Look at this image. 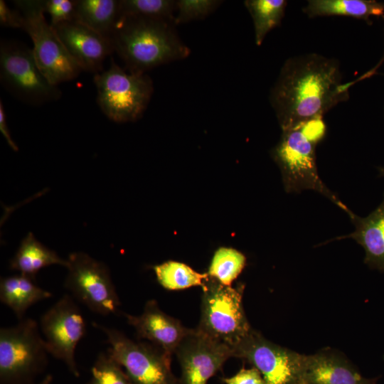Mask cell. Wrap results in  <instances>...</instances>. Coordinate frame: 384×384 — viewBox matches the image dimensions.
<instances>
[{
	"label": "cell",
	"instance_id": "cell-10",
	"mask_svg": "<svg viewBox=\"0 0 384 384\" xmlns=\"http://www.w3.org/2000/svg\"><path fill=\"white\" fill-rule=\"evenodd\" d=\"M65 287L93 313L116 314L120 300L107 266L82 252L69 255Z\"/></svg>",
	"mask_w": 384,
	"mask_h": 384
},
{
	"label": "cell",
	"instance_id": "cell-2",
	"mask_svg": "<svg viewBox=\"0 0 384 384\" xmlns=\"http://www.w3.org/2000/svg\"><path fill=\"white\" fill-rule=\"evenodd\" d=\"M175 26L171 21L119 16L110 40L128 72L144 74L189 55Z\"/></svg>",
	"mask_w": 384,
	"mask_h": 384
},
{
	"label": "cell",
	"instance_id": "cell-1",
	"mask_svg": "<svg viewBox=\"0 0 384 384\" xmlns=\"http://www.w3.org/2000/svg\"><path fill=\"white\" fill-rule=\"evenodd\" d=\"M338 63L316 53L291 58L270 92L282 130L297 129L323 115L348 97L352 82L341 83Z\"/></svg>",
	"mask_w": 384,
	"mask_h": 384
},
{
	"label": "cell",
	"instance_id": "cell-24",
	"mask_svg": "<svg viewBox=\"0 0 384 384\" xmlns=\"http://www.w3.org/2000/svg\"><path fill=\"white\" fill-rule=\"evenodd\" d=\"M245 262V255L237 250L220 247L213 257L208 274L223 284L231 286L244 268Z\"/></svg>",
	"mask_w": 384,
	"mask_h": 384
},
{
	"label": "cell",
	"instance_id": "cell-33",
	"mask_svg": "<svg viewBox=\"0 0 384 384\" xmlns=\"http://www.w3.org/2000/svg\"><path fill=\"white\" fill-rule=\"evenodd\" d=\"M379 171H380V176H384V167H380L379 169Z\"/></svg>",
	"mask_w": 384,
	"mask_h": 384
},
{
	"label": "cell",
	"instance_id": "cell-29",
	"mask_svg": "<svg viewBox=\"0 0 384 384\" xmlns=\"http://www.w3.org/2000/svg\"><path fill=\"white\" fill-rule=\"evenodd\" d=\"M0 24L4 27L23 29V15L18 9H10L4 0H1Z\"/></svg>",
	"mask_w": 384,
	"mask_h": 384
},
{
	"label": "cell",
	"instance_id": "cell-30",
	"mask_svg": "<svg viewBox=\"0 0 384 384\" xmlns=\"http://www.w3.org/2000/svg\"><path fill=\"white\" fill-rule=\"evenodd\" d=\"M226 384H267L260 371L255 368H242L230 378L223 379Z\"/></svg>",
	"mask_w": 384,
	"mask_h": 384
},
{
	"label": "cell",
	"instance_id": "cell-19",
	"mask_svg": "<svg viewBox=\"0 0 384 384\" xmlns=\"http://www.w3.org/2000/svg\"><path fill=\"white\" fill-rule=\"evenodd\" d=\"M53 265L66 267L68 261L44 246L32 233H28L10 260L9 268L35 279L36 274L42 268Z\"/></svg>",
	"mask_w": 384,
	"mask_h": 384
},
{
	"label": "cell",
	"instance_id": "cell-11",
	"mask_svg": "<svg viewBox=\"0 0 384 384\" xmlns=\"http://www.w3.org/2000/svg\"><path fill=\"white\" fill-rule=\"evenodd\" d=\"M233 357L251 363L267 384H304V355L270 341L253 329L233 348Z\"/></svg>",
	"mask_w": 384,
	"mask_h": 384
},
{
	"label": "cell",
	"instance_id": "cell-23",
	"mask_svg": "<svg viewBox=\"0 0 384 384\" xmlns=\"http://www.w3.org/2000/svg\"><path fill=\"white\" fill-rule=\"evenodd\" d=\"M159 283L169 290L202 287L208 273H199L181 262L167 261L153 267Z\"/></svg>",
	"mask_w": 384,
	"mask_h": 384
},
{
	"label": "cell",
	"instance_id": "cell-25",
	"mask_svg": "<svg viewBox=\"0 0 384 384\" xmlns=\"http://www.w3.org/2000/svg\"><path fill=\"white\" fill-rule=\"evenodd\" d=\"M119 16L161 19L174 22L176 1L119 0Z\"/></svg>",
	"mask_w": 384,
	"mask_h": 384
},
{
	"label": "cell",
	"instance_id": "cell-14",
	"mask_svg": "<svg viewBox=\"0 0 384 384\" xmlns=\"http://www.w3.org/2000/svg\"><path fill=\"white\" fill-rule=\"evenodd\" d=\"M65 49L83 71L97 74L114 51L111 40L73 20L53 26Z\"/></svg>",
	"mask_w": 384,
	"mask_h": 384
},
{
	"label": "cell",
	"instance_id": "cell-22",
	"mask_svg": "<svg viewBox=\"0 0 384 384\" xmlns=\"http://www.w3.org/2000/svg\"><path fill=\"white\" fill-rule=\"evenodd\" d=\"M244 4L253 21L255 43L260 46L266 35L280 23L287 1L246 0Z\"/></svg>",
	"mask_w": 384,
	"mask_h": 384
},
{
	"label": "cell",
	"instance_id": "cell-7",
	"mask_svg": "<svg viewBox=\"0 0 384 384\" xmlns=\"http://www.w3.org/2000/svg\"><path fill=\"white\" fill-rule=\"evenodd\" d=\"M316 144L299 127L282 130L281 138L272 153L281 170L285 191L288 193L304 190L316 191L351 218L354 213L326 186L319 176L315 154Z\"/></svg>",
	"mask_w": 384,
	"mask_h": 384
},
{
	"label": "cell",
	"instance_id": "cell-12",
	"mask_svg": "<svg viewBox=\"0 0 384 384\" xmlns=\"http://www.w3.org/2000/svg\"><path fill=\"white\" fill-rule=\"evenodd\" d=\"M40 329L49 354L63 361L75 377L80 373L75 349L86 333L80 309L69 294H64L41 316Z\"/></svg>",
	"mask_w": 384,
	"mask_h": 384
},
{
	"label": "cell",
	"instance_id": "cell-5",
	"mask_svg": "<svg viewBox=\"0 0 384 384\" xmlns=\"http://www.w3.org/2000/svg\"><path fill=\"white\" fill-rule=\"evenodd\" d=\"M202 288L201 315L196 329L233 351L252 329L243 309V286L233 288L208 275Z\"/></svg>",
	"mask_w": 384,
	"mask_h": 384
},
{
	"label": "cell",
	"instance_id": "cell-35",
	"mask_svg": "<svg viewBox=\"0 0 384 384\" xmlns=\"http://www.w3.org/2000/svg\"><path fill=\"white\" fill-rule=\"evenodd\" d=\"M383 18H384V16H383Z\"/></svg>",
	"mask_w": 384,
	"mask_h": 384
},
{
	"label": "cell",
	"instance_id": "cell-17",
	"mask_svg": "<svg viewBox=\"0 0 384 384\" xmlns=\"http://www.w3.org/2000/svg\"><path fill=\"white\" fill-rule=\"evenodd\" d=\"M352 233L336 239L352 238L364 249V262L370 268L384 273V197L380 204L368 215H353Z\"/></svg>",
	"mask_w": 384,
	"mask_h": 384
},
{
	"label": "cell",
	"instance_id": "cell-28",
	"mask_svg": "<svg viewBox=\"0 0 384 384\" xmlns=\"http://www.w3.org/2000/svg\"><path fill=\"white\" fill-rule=\"evenodd\" d=\"M42 5L44 12L50 16L52 26L75 19L74 0H42Z\"/></svg>",
	"mask_w": 384,
	"mask_h": 384
},
{
	"label": "cell",
	"instance_id": "cell-20",
	"mask_svg": "<svg viewBox=\"0 0 384 384\" xmlns=\"http://www.w3.org/2000/svg\"><path fill=\"white\" fill-rule=\"evenodd\" d=\"M119 15V0L75 1L74 20L110 39Z\"/></svg>",
	"mask_w": 384,
	"mask_h": 384
},
{
	"label": "cell",
	"instance_id": "cell-13",
	"mask_svg": "<svg viewBox=\"0 0 384 384\" xmlns=\"http://www.w3.org/2000/svg\"><path fill=\"white\" fill-rule=\"evenodd\" d=\"M179 361L181 376L179 384H207L233 357V351L227 345L191 329L175 351Z\"/></svg>",
	"mask_w": 384,
	"mask_h": 384
},
{
	"label": "cell",
	"instance_id": "cell-15",
	"mask_svg": "<svg viewBox=\"0 0 384 384\" xmlns=\"http://www.w3.org/2000/svg\"><path fill=\"white\" fill-rule=\"evenodd\" d=\"M124 316L139 340H146L170 356L191 330L162 311L154 299L146 302L140 315L124 314Z\"/></svg>",
	"mask_w": 384,
	"mask_h": 384
},
{
	"label": "cell",
	"instance_id": "cell-4",
	"mask_svg": "<svg viewBox=\"0 0 384 384\" xmlns=\"http://www.w3.org/2000/svg\"><path fill=\"white\" fill-rule=\"evenodd\" d=\"M110 67L94 75L97 102L102 112L117 123L134 122L146 111L154 86L146 75L127 72L111 59Z\"/></svg>",
	"mask_w": 384,
	"mask_h": 384
},
{
	"label": "cell",
	"instance_id": "cell-16",
	"mask_svg": "<svg viewBox=\"0 0 384 384\" xmlns=\"http://www.w3.org/2000/svg\"><path fill=\"white\" fill-rule=\"evenodd\" d=\"M304 384H377V378L363 377L339 353L323 350L304 355Z\"/></svg>",
	"mask_w": 384,
	"mask_h": 384
},
{
	"label": "cell",
	"instance_id": "cell-26",
	"mask_svg": "<svg viewBox=\"0 0 384 384\" xmlns=\"http://www.w3.org/2000/svg\"><path fill=\"white\" fill-rule=\"evenodd\" d=\"M90 384H132L120 364L107 352H101L91 368Z\"/></svg>",
	"mask_w": 384,
	"mask_h": 384
},
{
	"label": "cell",
	"instance_id": "cell-21",
	"mask_svg": "<svg viewBox=\"0 0 384 384\" xmlns=\"http://www.w3.org/2000/svg\"><path fill=\"white\" fill-rule=\"evenodd\" d=\"M303 11L309 17L346 16L371 24V16H384V2L374 0H309Z\"/></svg>",
	"mask_w": 384,
	"mask_h": 384
},
{
	"label": "cell",
	"instance_id": "cell-18",
	"mask_svg": "<svg viewBox=\"0 0 384 384\" xmlns=\"http://www.w3.org/2000/svg\"><path fill=\"white\" fill-rule=\"evenodd\" d=\"M34 279L22 274L3 277L0 282V300L21 320L26 311L38 302L52 297Z\"/></svg>",
	"mask_w": 384,
	"mask_h": 384
},
{
	"label": "cell",
	"instance_id": "cell-8",
	"mask_svg": "<svg viewBox=\"0 0 384 384\" xmlns=\"http://www.w3.org/2000/svg\"><path fill=\"white\" fill-rule=\"evenodd\" d=\"M23 17V28L33 41L36 61L54 85L76 78L83 71L70 55L54 28L48 23L42 0H16Z\"/></svg>",
	"mask_w": 384,
	"mask_h": 384
},
{
	"label": "cell",
	"instance_id": "cell-3",
	"mask_svg": "<svg viewBox=\"0 0 384 384\" xmlns=\"http://www.w3.org/2000/svg\"><path fill=\"white\" fill-rule=\"evenodd\" d=\"M39 329L31 318L1 329V384H32L46 368L49 353Z\"/></svg>",
	"mask_w": 384,
	"mask_h": 384
},
{
	"label": "cell",
	"instance_id": "cell-31",
	"mask_svg": "<svg viewBox=\"0 0 384 384\" xmlns=\"http://www.w3.org/2000/svg\"><path fill=\"white\" fill-rule=\"evenodd\" d=\"M0 131L4 137L9 146L15 151L18 150L17 144L11 137L9 127L6 122V113L2 100H0Z\"/></svg>",
	"mask_w": 384,
	"mask_h": 384
},
{
	"label": "cell",
	"instance_id": "cell-9",
	"mask_svg": "<svg viewBox=\"0 0 384 384\" xmlns=\"http://www.w3.org/2000/svg\"><path fill=\"white\" fill-rule=\"evenodd\" d=\"M109 344L107 352L123 368L132 384H179L171 368V356L143 341H134L117 329L92 322Z\"/></svg>",
	"mask_w": 384,
	"mask_h": 384
},
{
	"label": "cell",
	"instance_id": "cell-6",
	"mask_svg": "<svg viewBox=\"0 0 384 384\" xmlns=\"http://www.w3.org/2000/svg\"><path fill=\"white\" fill-rule=\"evenodd\" d=\"M0 82L11 95L31 106L56 101L62 95L41 72L32 48L16 41H1Z\"/></svg>",
	"mask_w": 384,
	"mask_h": 384
},
{
	"label": "cell",
	"instance_id": "cell-34",
	"mask_svg": "<svg viewBox=\"0 0 384 384\" xmlns=\"http://www.w3.org/2000/svg\"><path fill=\"white\" fill-rule=\"evenodd\" d=\"M86 384H90V382L87 383Z\"/></svg>",
	"mask_w": 384,
	"mask_h": 384
},
{
	"label": "cell",
	"instance_id": "cell-32",
	"mask_svg": "<svg viewBox=\"0 0 384 384\" xmlns=\"http://www.w3.org/2000/svg\"><path fill=\"white\" fill-rule=\"evenodd\" d=\"M53 381V376L50 374L46 375L39 383L37 384H51Z\"/></svg>",
	"mask_w": 384,
	"mask_h": 384
},
{
	"label": "cell",
	"instance_id": "cell-27",
	"mask_svg": "<svg viewBox=\"0 0 384 384\" xmlns=\"http://www.w3.org/2000/svg\"><path fill=\"white\" fill-rule=\"evenodd\" d=\"M219 0H178L174 15L175 25L203 19L222 4Z\"/></svg>",
	"mask_w": 384,
	"mask_h": 384
}]
</instances>
